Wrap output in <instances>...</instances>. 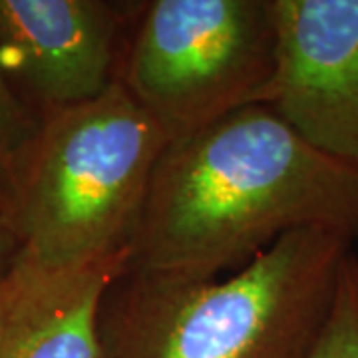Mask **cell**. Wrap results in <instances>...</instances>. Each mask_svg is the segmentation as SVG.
Segmentation results:
<instances>
[{"instance_id":"2","label":"cell","mask_w":358,"mask_h":358,"mask_svg":"<svg viewBox=\"0 0 358 358\" xmlns=\"http://www.w3.org/2000/svg\"><path fill=\"white\" fill-rule=\"evenodd\" d=\"M350 245L296 229L211 279L128 268L103 294L100 358H307Z\"/></svg>"},{"instance_id":"3","label":"cell","mask_w":358,"mask_h":358,"mask_svg":"<svg viewBox=\"0 0 358 358\" xmlns=\"http://www.w3.org/2000/svg\"><path fill=\"white\" fill-rule=\"evenodd\" d=\"M167 143L120 80L42 112L6 192L18 253L52 267L129 253Z\"/></svg>"},{"instance_id":"9","label":"cell","mask_w":358,"mask_h":358,"mask_svg":"<svg viewBox=\"0 0 358 358\" xmlns=\"http://www.w3.org/2000/svg\"><path fill=\"white\" fill-rule=\"evenodd\" d=\"M36 128L38 120L30 115L0 70V189L4 193Z\"/></svg>"},{"instance_id":"1","label":"cell","mask_w":358,"mask_h":358,"mask_svg":"<svg viewBox=\"0 0 358 358\" xmlns=\"http://www.w3.org/2000/svg\"><path fill=\"white\" fill-rule=\"evenodd\" d=\"M296 229L357 241L358 166L324 154L255 103L167 143L128 268L211 279Z\"/></svg>"},{"instance_id":"11","label":"cell","mask_w":358,"mask_h":358,"mask_svg":"<svg viewBox=\"0 0 358 358\" xmlns=\"http://www.w3.org/2000/svg\"><path fill=\"white\" fill-rule=\"evenodd\" d=\"M355 259H357V268H358V253H355Z\"/></svg>"},{"instance_id":"4","label":"cell","mask_w":358,"mask_h":358,"mask_svg":"<svg viewBox=\"0 0 358 358\" xmlns=\"http://www.w3.org/2000/svg\"><path fill=\"white\" fill-rule=\"evenodd\" d=\"M117 80L178 140L267 103L277 66L271 0L136 4Z\"/></svg>"},{"instance_id":"6","label":"cell","mask_w":358,"mask_h":358,"mask_svg":"<svg viewBox=\"0 0 358 358\" xmlns=\"http://www.w3.org/2000/svg\"><path fill=\"white\" fill-rule=\"evenodd\" d=\"M134 10L108 0H0V70L18 78L42 112L94 100L117 80Z\"/></svg>"},{"instance_id":"10","label":"cell","mask_w":358,"mask_h":358,"mask_svg":"<svg viewBox=\"0 0 358 358\" xmlns=\"http://www.w3.org/2000/svg\"><path fill=\"white\" fill-rule=\"evenodd\" d=\"M16 253H18V243L10 221L8 199L6 193L0 189V277L13 265Z\"/></svg>"},{"instance_id":"7","label":"cell","mask_w":358,"mask_h":358,"mask_svg":"<svg viewBox=\"0 0 358 358\" xmlns=\"http://www.w3.org/2000/svg\"><path fill=\"white\" fill-rule=\"evenodd\" d=\"M129 253L52 267L16 253L0 277V358H100V308Z\"/></svg>"},{"instance_id":"8","label":"cell","mask_w":358,"mask_h":358,"mask_svg":"<svg viewBox=\"0 0 358 358\" xmlns=\"http://www.w3.org/2000/svg\"><path fill=\"white\" fill-rule=\"evenodd\" d=\"M307 358H358V268L346 259L327 324Z\"/></svg>"},{"instance_id":"5","label":"cell","mask_w":358,"mask_h":358,"mask_svg":"<svg viewBox=\"0 0 358 358\" xmlns=\"http://www.w3.org/2000/svg\"><path fill=\"white\" fill-rule=\"evenodd\" d=\"M267 106L315 148L358 166V0H271Z\"/></svg>"}]
</instances>
